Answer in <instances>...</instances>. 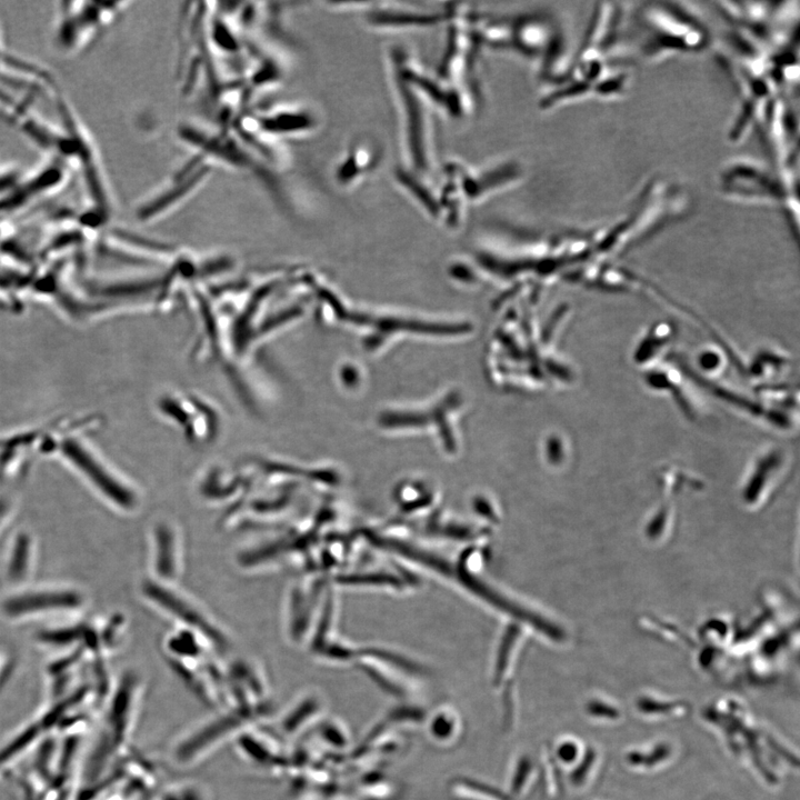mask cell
Listing matches in <instances>:
<instances>
[{
    "label": "cell",
    "instance_id": "6da1fadb",
    "mask_svg": "<svg viewBox=\"0 0 800 800\" xmlns=\"http://www.w3.org/2000/svg\"><path fill=\"white\" fill-rule=\"evenodd\" d=\"M701 718L720 736L730 753L763 783L774 787L781 781L783 769H797L796 754L758 723L744 703L717 700L701 711Z\"/></svg>",
    "mask_w": 800,
    "mask_h": 800
},
{
    "label": "cell",
    "instance_id": "7a4b0ae2",
    "mask_svg": "<svg viewBox=\"0 0 800 800\" xmlns=\"http://www.w3.org/2000/svg\"><path fill=\"white\" fill-rule=\"evenodd\" d=\"M642 18L646 34L642 49L648 59L700 50L707 43L706 30L679 8L648 4Z\"/></svg>",
    "mask_w": 800,
    "mask_h": 800
},
{
    "label": "cell",
    "instance_id": "3957f363",
    "mask_svg": "<svg viewBox=\"0 0 800 800\" xmlns=\"http://www.w3.org/2000/svg\"><path fill=\"white\" fill-rule=\"evenodd\" d=\"M723 191L736 198L779 201L792 204L790 193L778 183L773 176L757 162L747 159L730 164L722 172Z\"/></svg>",
    "mask_w": 800,
    "mask_h": 800
},
{
    "label": "cell",
    "instance_id": "277c9868",
    "mask_svg": "<svg viewBox=\"0 0 800 800\" xmlns=\"http://www.w3.org/2000/svg\"><path fill=\"white\" fill-rule=\"evenodd\" d=\"M677 748L672 741L654 740L626 750L623 763L636 772L660 771L676 759Z\"/></svg>",
    "mask_w": 800,
    "mask_h": 800
},
{
    "label": "cell",
    "instance_id": "5b68a950",
    "mask_svg": "<svg viewBox=\"0 0 800 800\" xmlns=\"http://www.w3.org/2000/svg\"><path fill=\"white\" fill-rule=\"evenodd\" d=\"M67 453L79 468L91 479L101 492L122 508H131L134 504V496L119 482L104 472V470L88 457L82 450L74 446L67 448Z\"/></svg>",
    "mask_w": 800,
    "mask_h": 800
},
{
    "label": "cell",
    "instance_id": "8992f818",
    "mask_svg": "<svg viewBox=\"0 0 800 800\" xmlns=\"http://www.w3.org/2000/svg\"><path fill=\"white\" fill-rule=\"evenodd\" d=\"M636 713L650 721L681 719L690 711V704L683 700L667 699L653 694H641L633 702Z\"/></svg>",
    "mask_w": 800,
    "mask_h": 800
},
{
    "label": "cell",
    "instance_id": "52a82bcc",
    "mask_svg": "<svg viewBox=\"0 0 800 800\" xmlns=\"http://www.w3.org/2000/svg\"><path fill=\"white\" fill-rule=\"evenodd\" d=\"M78 598L70 592H34L9 600L4 609L8 614H21L34 610L72 607Z\"/></svg>",
    "mask_w": 800,
    "mask_h": 800
},
{
    "label": "cell",
    "instance_id": "ba28073f",
    "mask_svg": "<svg viewBox=\"0 0 800 800\" xmlns=\"http://www.w3.org/2000/svg\"><path fill=\"white\" fill-rule=\"evenodd\" d=\"M602 764V754L594 746H587L580 760L571 768L569 784L574 790H584L597 779Z\"/></svg>",
    "mask_w": 800,
    "mask_h": 800
},
{
    "label": "cell",
    "instance_id": "9c48e42d",
    "mask_svg": "<svg viewBox=\"0 0 800 800\" xmlns=\"http://www.w3.org/2000/svg\"><path fill=\"white\" fill-rule=\"evenodd\" d=\"M586 716L597 723L614 724L623 719V709L613 700L606 697H592L584 702Z\"/></svg>",
    "mask_w": 800,
    "mask_h": 800
},
{
    "label": "cell",
    "instance_id": "30bf717a",
    "mask_svg": "<svg viewBox=\"0 0 800 800\" xmlns=\"http://www.w3.org/2000/svg\"><path fill=\"white\" fill-rule=\"evenodd\" d=\"M586 747L579 739L566 737L557 742L553 753L561 766L573 767L582 757Z\"/></svg>",
    "mask_w": 800,
    "mask_h": 800
},
{
    "label": "cell",
    "instance_id": "8fae6325",
    "mask_svg": "<svg viewBox=\"0 0 800 800\" xmlns=\"http://www.w3.org/2000/svg\"><path fill=\"white\" fill-rule=\"evenodd\" d=\"M454 793L468 800H509L508 797L496 792L491 788L473 783V781H459L454 784Z\"/></svg>",
    "mask_w": 800,
    "mask_h": 800
},
{
    "label": "cell",
    "instance_id": "7c38bea8",
    "mask_svg": "<svg viewBox=\"0 0 800 800\" xmlns=\"http://www.w3.org/2000/svg\"><path fill=\"white\" fill-rule=\"evenodd\" d=\"M452 720L451 716L441 713L434 718L432 723V731L434 737L439 739H446L452 732Z\"/></svg>",
    "mask_w": 800,
    "mask_h": 800
},
{
    "label": "cell",
    "instance_id": "4fadbf2b",
    "mask_svg": "<svg viewBox=\"0 0 800 800\" xmlns=\"http://www.w3.org/2000/svg\"><path fill=\"white\" fill-rule=\"evenodd\" d=\"M14 551L16 554L12 560L11 572L13 576H19L23 572V568L26 564V561L22 560L24 559L28 551V544L26 543V541H20Z\"/></svg>",
    "mask_w": 800,
    "mask_h": 800
},
{
    "label": "cell",
    "instance_id": "5bb4252c",
    "mask_svg": "<svg viewBox=\"0 0 800 800\" xmlns=\"http://www.w3.org/2000/svg\"><path fill=\"white\" fill-rule=\"evenodd\" d=\"M519 764V769L517 770V774L513 779V788L516 792H521V788L523 784L527 783L531 772V763L527 759H524Z\"/></svg>",
    "mask_w": 800,
    "mask_h": 800
},
{
    "label": "cell",
    "instance_id": "9a60e30c",
    "mask_svg": "<svg viewBox=\"0 0 800 800\" xmlns=\"http://www.w3.org/2000/svg\"><path fill=\"white\" fill-rule=\"evenodd\" d=\"M707 800H723V799H721V798H709V799H707Z\"/></svg>",
    "mask_w": 800,
    "mask_h": 800
}]
</instances>
